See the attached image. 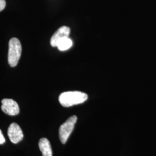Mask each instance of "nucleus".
<instances>
[{"label": "nucleus", "instance_id": "9", "mask_svg": "<svg viewBox=\"0 0 156 156\" xmlns=\"http://www.w3.org/2000/svg\"><path fill=\"white\" fill-rule=\"evenodd\" d=\"M5 0H0V12L2 11L5 8Z\"/></svg>", "mask_w": 156, "mask_h": 156}, {"label": "nucleus", "instance_id": "5", "mask_svg": "<svg viewBox=\"0 0 156 156\" xmlns=\"http://www.w3.org/2000/svg\"><path fill=\"white\" fill-rule=\"evenodd\" d=\"M8 135L13 144H16L23 138V133L20 126L15 123H12L8 129Z\"/></svg>", "mask_w": 156, "mask_h": 156}, {"label": "nucleus", "instance_id": "10", "mask_svg": "<svg viewBox=\"0 0 156 156\" xmlns=\"http://www.w3.org/2000/svg\"><path fill=\"white\" fill-rule=\"evenodd\" d=\"M5 139L2 134L1 130L0 129V145L4 144L5 143Z\"/></svg>", "mask_w": 156, "mask_h": 156}, {"label": "nucleus", "instance_id": "8", "mask_svg": "<svg viewBox=\"0 0 156 156\" xmlns=\"http://www.w3.org/2000/svg\"><path fill=\"white\" fill-rule=\"evenodd\" d=\"M73 41L72 40L69 38V37L65 38L58 44L57 47L58 48V50L60 51H65L71 48L73 46Z\"/></svg>", "mask_w": 156, "mask_h": 156}, {"label": "nucleus", "instance_id": "2", "mask_svg": "<svg viewBox=\"0 0 156 156\" xmlns=\"http://www.w3.org/2000/svg\"><path fill=\"white\" fill-rule=\"evenodd\" d=\"M22 45L16 38H13L9 42V50L8 61L12 67L16 66L22 55Z\"/></svg>", "mask_w": 156, "mask_h": 156}, {"label": "nucleus", "instance_id": "7", "mask_svg": "<svg viewBox=\"0 0 156 156\" xmlns=\"http://www.w3.org/2000/svg\"><path fill=\"white\" fill-rule=\"evenodd\" d=\"M39 149L42 152L43 156H52V151L50 142L48 139L43 138L39 140Z\"/></svg>", "mask_w": 156, "mask_h": 156}, {"label": "nucleus", "instance_id": "3", "mask_svg": "<svg viewBox=\"0 0 156 156\" xmlns=\"http://www.w3.org/2000/svg\"><path fill=\"white\" fill-rule=\"evenodd\" d=\"M77 122V117L75 115L68 118L65 123H63L59 128V138L62 144L67 142L69 135L73 132L75 123Z\"/></svg>", "mask_w": 156, "mask_h": 156}, {"label": "nucleus", "instance_id": "6", "mask_svg": "<svg viewBox=\"0 0 156 156\" xmlns=\"http://www.w3.org/2000/svg\"><path fill=\"white\" fill-rule=\"evenodd\" d=\"M70 28L67 26H62L58 28L55 33L53 35L50 39V44L53 47H57L58 44L62 39L69 37Z\"/></svg>", "mask_w": 156, "mask_h": 156}, {"label": "nucleus", "instance_id": "1", "mask_svg": "<svg viewBox=\"0 0 156 156\" xmlns=\"http://www.w3.org/2000/svg\"><path fill=\"white\" fill-rule=\"evenodd\" d=\"M88 95L80 91H67L60 95L58 100L62 106H70L82 104L87 100Z\"/></svg>", "mask_w": 156, "mask_h": 156}, {"label": "nucleus", "instance_id": "4", "mask_svg": "<svg viewBox=\"0 0 156 156\" xmlns=\"http://www.w3.org/2000/svg\"><path fill=\"white\" fill-rule=\"evenodd\" d=\"M1 109L5 113L10 116H15L19 113V107L16 102L12 99H3Z\"/></svg>", "mask_w": 156, "mask_h": 156}]
</instances>
